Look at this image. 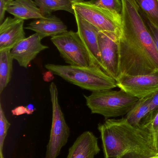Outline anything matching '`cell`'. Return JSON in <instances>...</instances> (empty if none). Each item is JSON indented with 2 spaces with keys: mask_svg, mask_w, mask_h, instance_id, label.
Here are the masks:
<instances>
[{
  "mask_svg": "<svg viewBox=\"0 0 158 158\" xmlns=\"http://www.w3.org/2000/svg\"><path fill=\"white\" fill-rule=\"evenodd\" d=\"M158 112V92L152 96L150 106H149V112L147 117L143 122L141 126L149 122L152 118Z\"/></svg>",
  "mask_w": 158,
  "mask_h": 158,
  "instance_id": "cell-23",
  "label": "cell"
},
{
  "mask_svg": "<svg viewBox=\"0 0 158 158\" xmlns=\"http://www.w3.org/2000/svg\"><path fill=\"white\" fill-rule=\"evenodd\" d=\"M10 49L0 50V94H2L12 77L13 61Z\"/></svg>",
  "mask_w": 158,
  "mask_h": 158,
  "instance_id": "cell-17",
  "label": "cell"
},
{
  "mask_svg": "<svg viewBox=\"0 0 158 158\" xmlns=\"http://www.w3.org/2000/svg\"><path fill=\"white\" fill-rule=\"evenodd\" d=\"M44 16L55 11L63 10L74 15L72 3L69 0H34Z\"/></svg>",
  "mask_w": 158,
  "mask_h": 158,
  "instance_id": "cell-18",
  "label": "cell"
},
{
  "mask_svg": "<svg viewBox=\"0 0 158 158\" xmlns=\"http://www.w3.org/2000/svg\"><path fill=\"white\" fill-rule=\"evenodd\" d=\"M24 23V20L8 17L0 24V50L12 49L26 39Z\"/></svg>",
  "mask_w": 158,
  "mask_h": 158,
  "instance_id": "cell-12",
  "label": "cell"
},
{
  "mask_svg": "<svg viewBox=\"0 0 158 158\" xmlns=\"http://www.w3.org/2000/svg\"><path fill=\"white\" fill-rule=\"evenodd\" d=\"M27 108L28 109V114H32L35 110L34 106L32 104L28 105V106H27Z\"/></svg>",
  "mask_w": 158,
  "mask_h": 158,
  "instance_id": "cell-27",
  "label": "cell"
},
{
  "mask_svg": "<svg viewBox=\"0 0 158 158\" xmlns=\"http://www.w3.org/2000/svg\"><path fill=\"white\" fill-rule=\"evenodd\" d=\"M74 15L77 24V32L90 55L93 65L99 67L103 70L98 44L99 30L75 11Z\"/></svg>",
  "mask_w": 158,
  "mask_h": 158,
  "instance_id": "cell-10",
  "label": "cell"
},
{
  "mask_svg": "<svg viewBox=\"0 0 158 158\" xmlns=\"http://www.w3.org/2000/svg\"><path fill=\"white\" fill-rule=\"evenodd\" d=\"M11 124L6 117L4 111L0 104V158H4L3 147L5 140L7 135V132Z\"/></svg>",
  "mask_w": 158,
  "mask_h": 158,
  "instance_id": "cell-20",
  "label": "cell"
},
{
  "mask_svg": "<svg viewBox=\"0 0 158 158\" xmlns=\"http://www.w3.org/2000/svg\"><path fill=\"white\" fill-rule=\"evenodd\" d=\"M116 35L99 31L98 44L103 70L117 81L118 79V46Z\"/></svg>",
  "mask_w": 158,
  "mask_h": 158,
  "instance_id": "cell-9",
  "label": "cell"
},
{
  "mask_svg": "<svg viewBox=\"0 0 158 158\" xmlns=\"http://www.w3.org/2000/svg\"><path fill=\"white\" fill-rule=\"evenodd\" d=\"M141 127L146 129L152 135L158 152V112L149 122Z\"/></svg>",
  "mask_w": 158,
  "mask_h": 158,
  "instance_id": "cell-22",
  "label": "cell"
},
{
  "mask_svg": "<svg viewBox=\"0 0 158 158\" xmlns=\"http://www.w3.org/2000/svg\"><path fill=\"white\" fill-rule=\"evenodd\" d=\"M13 0H0V24L4 20L5 15L10 3Z\"/></svg>",
  "mask_w": 158,
  "mask_h": 158,
  "instance_id": "cell-24",
  "label": "cell"
},
{
  "mask_svg": "<svg viewBox=\"0 0 158 158\" xmlns=\"http://www.w3.org/2000/svg\"><path fill=\"white\" fill-rule=\"evenodd\" d=\"M105 158H151L158 156L152 135L133 126L125 118L99 123Z\"/></svg>",
  "mask_w": 158,
  "mask_h": 158,
  "instance_id": "cell-2",
  "label": "cell"
},
{
  "mask_svg": "<svg viewBox=\"0 0 158 158\" xmlns=\"http://www.w3.org/2000/svg\"><path fill=\"white\" fill-rule=\"evenodd\" d=\"M45 67L52 74L92 92L113 89L117 87V81L99 67L51 64H46Z\"/></svg>",
  "mask_w": 158,
  "mask_h": 158,
  "instance_id": "cell-3",
  "label": "cell"
},
{
  "mask_svg": "<svg viewBox=\"0 0 158 158\" xmlns=\"http://www.w3.org/2000/svg\"><path fill=\"white\" fill-rule=\"evenodd\" d=\"M83 96L92 114L102 115L106 119L126 116L139 100L121 89L92 92L89 96Z\"/></svg>",
  "mask_w": 158,
  "mask_h": 158,
  "instance_id": "cell-4",
  "label": "cell"
},
{
  "mask_svg": "<svg viewBox=\"0 0 158 158\" xmlns=\"http://www.w3.org/2000/svg\"><path fill=\"white\" fill-rule=\"evenodd\" d=\"M49 92L53 115L50 138L45 158H57L60 155L62 148L67 143L70 135V129L66 122L60 107L58 89L54 82H52L50 85Z\"/></svg>",
  "mask_w": 158,
  "mask_h": 158,
  "instance_id": "cell-6",
  "label": "cell"
},
{
  "mask_svg": "<svg viewBox=\"0 0 158 158\" xmlns=\"http://www.w3.org/2000/svg\"><path fill=\"white\" fill-rule=\"evenodd\" d=\"M72 6L75 12L99 31L113 34L118 38L122 28L121 14L98 6L94 0L74 3Z\"/></svg>",
  "mask_w": 158,
  "mask_h": 158,
  "instance_id": "cell-5",
  "label": "cell"
},
{
  "mask_svg": "<svg viewBox=\"0 0 158 158\" xmlns=\"http://www.w3.org/2000/svg\"><path fill=\"white\" fill-rule=\"evenodd\" d=\"M117 86L138 99L150 96L158 92V72L124 77L117 81Z\"/></svg>",
  "mask_w": 158,
  "mask_h": 158,
  "instance_id": "cell-8",
  "label": "cell"
},
{
  "mask_svg": "<svg viewBox=\"0 0 158 158\" xmlns=\"http://www.w3.org/2000/svg\"><path fill=\"white\" fill-rule=\"evenodd\" d=\"M6 12L22 20L40 19L43 18L41 10L33 0H13Z\"/></svg>",
  "mask_w": 158,
  "mask_h": 158,
  "instance_id": "cell-15",
  "label": "cell"
},
{
  "mask_svg": "<svg viewBox=\"0 0 158 158\" xmlns=\"http://www.w3.org/2000/svg\"><path fill=\"white\" fill-rule=\"evenodd\" d=\"M96 4L98 6L117 14H121L122 5L121 0H96Z\"/></svg>",
  "mask_w": 158,
  "mask_h": 158,
  "instance_id": "cell-21",
  "label": "cell"
},
{
  "mask_svg": "<svg viewBox=\"0 0 158 158\" xmlns=\"http://www.w3.org/2000/svg\"><path fill=\"white\" fill-rule=\"evenodd\" d=\"M38 33L41 40L47 37H53L67 31V27L55 15H47L32 21L25 27Z\"/></svg>",
  "mask_w": 158,
  "mask_h": 158,
  "instance_id": "cell-14",
  "label": "cell"
},
{
  "mask_svg": "<svg viewBox=\"0 0 158 158\" xmlns=\"http://www.w3.org/2000/svg\"><path fill=\"white\" fill-rule=\"evenodd\" d=\"M121 1L122 28L117 40V81L124 77L158 72V52L138 5L135 0Z\"/></svg>",
  "mask_w": 158,
  "mask_h": 158,
  "instance_id": "cell-1",
  "label": "cell"
},
{
  "mask_svg": "<svg viewBox=\"0 0 158 158\" xmlns=\"http://www.w3.org/2000/svg\"><path fill=\"white\" fill-rule=\"evenodd\" d=\"M146 20L158 28V0H135Z\"/></svg>",
  "mask_w": 158,
  "mask_h": 158,
  "instance_id": "cell-19",
  "label": "cell"
},
{
  "mask_svg": "<svg viewBox=\"0 0 158 158\" xmlns=\"http://www.w3.org/2000/svg\"><path fill=\"white\" fill-rule=\"evenodd\" d=\"M70 1L72 4L74 3L80 2H83L84 0H69Z\"/></svg>",
  "mask_w": 158,
  "mask_h": 158,
  "instance_id": "cell-28",
  "label": "cell"
},
{
  "mask_svg": "<svg viewBox=\"0 0 158 158\" xmlns=\"http://www.w3.org/2000/svg\"></svg>",
  "mask_w": 158,
  "mask_h": 158,
  "instance_id": "cell-30",
  "label": "cell"
},
{
  "mask_svg": "<svg viewBox=\"0 0 158 158\" xmlns=\"http://www.w3.org/2000/svg\"><path fill=\"white\" fill-rule=\"evenodd\" d=\"M152 96L139 99L134 105L125 117L129 123L133 126L141 127L143 122L149 114Z\"/></svg>",
  "mask_w": 158,
  "mask_h": 158,
  "instance_id": "cell-16",
  "label": "cell"
},
{
  "mask_svg": "<svg viewBox=\"0 0 158 158\" xmlns=\"http://www.w3.org/2000/svg\"><path fill=\"white\" fill-rule=\"evenodd\" d=\"M151 158H158V156H157L154 157H152Z\"/></svg>",
  "mask_w": 158,
  "mask_h": 158,
  "instance_id": "cell-29",
  "label": "cell"
},
{
  "mask_svg": "<svg viewBox=\"0 0 158 158\" xmlns=\"http://www.w3.org/2000/svg\"><path fill=\"white\" fill-rule=\"evenodd\" d=\"M146 22L147 23V27H148V28L152 34V36H153L156 48L158 52V28L154 27L147 20Z\"/></svg>",
  "mask_w": 158,
  "mask_h": 158,
  "instance_id": "cell-25",
  "label": "cell"
},
{
  "mask_svg": "<svg viewBox=\"0 0 158 158\" xmlns=\"http://www.w3.org/2000/svg\"><path fill=\"white\" fill-rule=\"evenodd\" d=\"M100 151L98 138L92 132L86 131L70 148L66 158H95Z\"/></svg>",
  "mask_w": 158,
  "mask_h": 158,
  "instance_id": "cell-13",
  "label": "cell"
},
{
  "mask_svg": "<svg viewBox=\"0 0 158 158\" xmlns=\"http://www.w3.org/2000/svg\"><path fill=\"white\" fill-rule=\"evenodd\" d=\"M41 40L39 34L35 33L20 41L11 49L14 60L21 67L27 68L41 52L49 48L41 43Z\"/></svg>",
  "mask_w": 158,
  "mask_h": 158,
  "instance_id": "cell-11",
  "label": "cell"
},
{
  "mask_svg": "<svg viewBox=\"0 0 158 158\" xmlns=\"http://www.w3.org/2000/svg\"><path fill=\"white\" fill-rule=\"evenodd\" d=\"M62 58L70 65L93 66L90 55L78 32L72 31L57 35L51 39Z\"/></svg>",
  "mask_w": 158,
  "mask_h": 158,
  "instance_id": "cell-7",
  "label": "cell"
},
{
  "mask_svg": "<svg viewBox=\"0 0 158 158\" xmlns=\"http://www.w3.org/2000/svg\"><path fill=\"white\" fill-rule=\"evenodd\" d=\"M12 112L13 115H16V116L25 114V113L28 114V112L27 108L23 106L18 107L12 110Z\"/></svg>",
  "mask_w": 158,
  "mask_h": 158,
  "instance_id": "cell-26",
  "label": "cell"
}]
</instances>
